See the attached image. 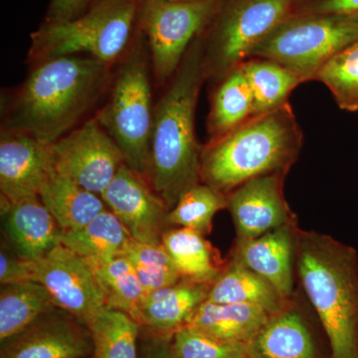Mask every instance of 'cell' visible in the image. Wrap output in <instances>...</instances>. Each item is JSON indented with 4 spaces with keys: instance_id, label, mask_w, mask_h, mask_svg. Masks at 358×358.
<instances>
[{
    "instance_id": "24",
    "label": "cell",
    "mask_w": 358,
    "mask_h": 358,
    "mask_svg": "<svg viewBox=\"0 0 358 358\" xmlns=\"http://www.w3.org/2000/svg\"><path fill=\"white\" fill-rule=\"evenodd\" d=\"M57 308L50 294L35 281L1 285L0 291V341L22 333L40 317Z\"/></svg>"
},
{
    "instance_id": "6",
    "label": "cell",
    "mask_w": 358,
    "mask_h": 358,
    "mask_svg": "<svg viewBox=\"0 0 358 358\" xmlns=\"http://www.w3.org/2000/svg\"><path fill=\"white\" fill-rule=\"evenodd\" d=\"M138 31L133 49L120 67L109 100L95 117L122 150L127 166L148 178L155 109L143 34Z\"/></svg>"
},
{
    "instance_id": "4",
    "label": "cell",
    "mask_w": 358,
    "mask_h": 358,
    "mask_svg": "<svg viewBox=\"0 0 358 358\" xmlns=\"http://www.w3.org/2000/svg\"><path fill=\"white\" fill-rule=\"evenodd\" d=\"M303 140L289 103L252 117L202 148V182L228 194L250 179L287 174L300 155Z\"/></svg>"
},
{
    "instance_id": "36",
    "label": "cell",
    "mask_w": 358,
    "mask_h": 358,
    "mask_svg": "<svg viewBox=\"0 0 358 358\" xmlns=\"http://www.w3.org/2000/svg\"><path fill=\"white\" fill-rule=\"evenodd\" d=\"M94 0H50L45 22L73 20L86 11Z\"/></svg>"
},
{
    "instance_id": "5",
    "label": "cell",
    "mask_w": 358,
    "mask_h": 358,
    "mask_svg": "<svg viewBox=\"0 0 358 358\" xmlns=\"http://www.w3.org/2000/svg\"><path fill=\"white\" fill-rule=\"evenodd\" d=\"M141 0H94L73 20L45 22L31 34L30 61L85 55L112 64L126 51L138 26Z\"/></svg>"
},
{
    "instance_id": "31",
    "label": "cell",
    "mask_w": 358,
    "mask_h": 358,
    "mask_svg": "<svg viewBox=\"0 0 358 358\" xmlns=\"http://www.w3.org/2000/svg\"><path fill=\"white\" fill-rule=\"evenodd\" d=\"M122 256L133 266L145 294L181 280L178 268L162 243H145L131 238Z\"/></svg>"
},
{
    "instance_id": "35",
    "label": "cell",
    "mask_w": 358,
    "mask_h": 358,
    "mask_svg": "<svg viewBox=\"0 0 358 358\" xmlns=\"http://www.w3.org/2000/svg\"><path fill=\"white\" fill-rule=\"evenodd\" d=\"M331 14L358 17V0H313L301 8V13Z\"/></svg>"
},
{
    "instance_id": "21",
    "label": "cell",
    "mask_w": 358,
    "mask_h": 358,
    "mask_svg": "<svg viewBox=\"0 0 358 358\" xmlns=\"http://www.w3.org/2000/svg\"><path fill=\"white\" fill-rule=\"evenodd\" d=\"M206 301L256 306L268 313H274L284 308L289 300L282 298L260 275L229 258L215 281L212 282Z\"/></svg>"
},
{
    "instance_id": "32",
    "label": "cell",
    "mask_w": 358,
    "mask_h": 358,
    "mask_svg": "<svg viewBox=\"0 0 358 358\" xmlns=\"http://www.w3.org/2000/svg\"><path fill=\"white\" fill-rule=\"evenodd\" d=\"M315 80L326 85L339 109L358 112V42L331 58Z\"/></svg>"
},
{
    "instance_id": "11",
    "label": "cell",
    "mask_w": 358,
    "mask_h": 358,
    "mask_svg": "<svg viewBox=\"0 0 358 358\" xmlns=\"http://www.w3.org/2000/svg\"><path fill=\"white\" fill-rule=\"evenodd\" d=\"M31 281L41 284L56 307L85 327L106 308L93 268L63 244L36 261H26Z\"/></svg>"
},
{
    "instance_id": "30",
    "label": "cell",
    "mask_w": 358,
    "mask_h": 358,
    "mask_svg": "<svg viewBox=\"0 0 358 358\" xmlns=\"http://www.w3.org/2000/svg\"><path fill=\"white\" fill-rule=\"evenodd\" d=\"M227 207V195L206 183H199L186 192L169 211V226L188 228L208 235L214 216Z\"/></svg>"
},
{
    "instance_id": "28",
    "label": "cell",
    "mask_w": 358,
    "mask_h": 358,
    "mask_svg": "<svg viewBox=\"0 0 358 358\" xmlns=\"http://www.w3.org/2000/svg\"><path fill=\"white\" fill-rule=\"evenodd\" d=\"M141 324L128 313L106 307L87 324L94 358H140Z\"/></svg>"
},
{
    "instance_id": "19",
    "label": "cell",
    "mask_w": 358,
    "mask_h": 358,
    "mask_svg": "<svg viewBox=\"0 0 358 358\" xmlns=\"http://www.w3.org/2000/svg\"><path fill=\"white\" fill-rule=\"evenodd\" d=\"M247 345L251 358H317L312 334L293 299L271 313Z\"/></svg>"
},
{
    "instance_id": "29",
    "label": "cell",
    "mask_w": 358,
    "mask_h": 358,
    "mask_svg": "<svg viewBox=\"0 0 358 358\" xmlns=\"http://www.w3.org/2000/svg\"><path fill=\"white\" fill-rule=\"evenodd\" d=\"M89 264L102 292L106 307L128 313L136 320L145 294L128 259L122 255Z\"/></svg>"
},
{
    "instance_id": "27",
    "label": "cell",
    "mask_w": 358,
    "mask_h": 358,
    "mask_svg": "<svg viewBox=\"0 0 358 358\" xmlns=\"http://www.w3.org/2000/svg\"><path fill=\"white\" fill-rule=\"evenodd\" d=\"M239 66L253 95V117L286 105L292 92L303 83L291 70L268 59L248 58Z\"/></svg>"
},
{
    "instance_id": "13",
    "label": "cell",
    "mask_w": 358,
    "mask_h": 358,
    "mask_svg": "<svg viewBox=\"0 0 358 358\" xmlns=\"http://www.w3.org/2000/svg\"><path fill=\"white\" fill-rule=\"evenodd\" d=\"M285 173L250 179L228 193L227 207L236 229V240L255 239L296 217L284 194Z\"/></svg>"
},
{
    "instance_id": "3",
    "label": "cell",
    "mask_w": 358,
    "mask_h": 358,
    "mask_svg": "<svg viewBox=\"0 0 358 358\" xmlns=\"http://www.w3.org/2000/svg\"><path fill=\"white\" fill-rule=\"evenodd\" d=\"M296 275L319 315L331 358H358V254L333 237L299 228Z\"/></svg>"
},
{
    "instance_id": "14",
    "label": "cell",
    "mask_w": 358,
    "mask_h": 358,
    "mask_svg": "<svg viewBox=\"0 0 358 358\" xmlns=\"http://www.w3.org/2000/svg\"><path fill=\"white\" fill-rule=\"evenodd\" d=\"M296 221L251 240H236L230 259L260 275L287 300L294 296L296 274Z\"/></svg>"
},
{
    "instance_id": "34",
    "label": "cell",
    "mask_w": 358,
    "mask_h": 358,
    "mask_svg": "<svg viewBox=\"0 0 358 358\" xmlns=\"http://www.w3.org/2000/svg\"><path fill=\"white\" fill-rule=\"evenodd\" d=\"M31 281L27 262L15 252L2 245L0 252V282L1 285Z\"/></svg>"
},
{
    "instance_id": "33",
    "label": "cell",
    "mask_w": 358,
    "mask_h": 358,
    "mask_svg": "<svg viewBox=\"0 0 358 358\" xmlns=\"http://www.w3.org/2000/svg\"><path fill=\"white\" fill-rule=\"evenodd\" d=\"M171 348L176 358H251L247 343L221 341L190 326L173 334Z\"/></svg>"
},
{
    "instance_id": "17",
    "label": "cell",
    "mask_w": 358,
    "mask_h": 358,
    "mask_svg": "<svg viewBox=\"0 0 358 358\" xmlns=\"http://www.w3.org/2000/svg\"><path fill=\"white\" fill-rule=\"evenodd\" d=\"M1 214L7 239L23 260H39L62 244L63 231L39 196L1 199Z\"/></svg>"
},
{
    "instance_id": "9",
    "label": "cell",
    "mask_w": 358,
    "mask_h": 358,
    "mask_svg": "<svg viewBox=\"0 0 358 358\" xmlns=\"http://www.w3.org/2000/svg\"><path fill=\"white\" fill-rule=\"evenodd\" d=\"M221 0H141L138 27L147 39L159 83L176 74L195 39L210 26Z\"/></svg>"
},
{
    "instance_id": "26",
    "label": "cell",
    "mask_w": 358,
    "mask_h": 358,
    "mask_svg": "<svg viewBox=\"0 0 358 358\" xmlns=\"http://www.w3.org/2000/svg\"><path fill=\"white\" fill-rule=\"evenodd\" d=\"M253 115V95L243 70L238 66L221 78L214 92L207 120L209 141L230 133Z\"/></svg>"
},
{
    "instance_id": "25",
    "label": "cell",
    "mask_w": 358,
    "mask_h": 358,
    "mask_svg": "<svg viewBox=\"0 0 358 358\" xmlns=\"http://www.w3.org/2000/svg\"><path fill=\"white\" fill-rule=\"evenodd\" d=\"M131 236L109 209L78 230L63 232L62 244L89 262L122 256Z\"/></svg>"
},
{
    "instance_id": "20",
    "label": "cell",
    "mask_w": 358,
    "mask_h": 358,
    "mask_svg": "<svg viewBox=\"0 0 358 358\" xmlns=\"http://www.w3.org/2000/svg\"><path fill=\"white\" fill-rule=\"evenodd\" d=\"M63 232L78 230L105 211L100 195L52 169L39 194Z\"/></svg>"
},
{
    "instance_id": "12",
    "label": "cell",
    "mask_w": 358,
    "mask_h": 358,
    "mask_svg": "<svg viewBox=\"0 0 358 358\" xmlns=\"http://www.w3.org/2000/svg\"><path fill=\"white\" fill-rule=\"evenodd\" d=\"M101 197L136 241L162 243V235L171 228L166 202L148 178L136 173L126 164Z\"/></svg>"
},
{
    "instance_id": "1",
    "label": "cell",
    "mask_w": 358,
    "mask_h": 358,
    "mask_svg": "<svg viewBox=\"0 0 358 358\" xmlns=\"http://www.w3.org/2000/svg\"><path fill=\"white\" fill-rule=\"evenodd\" d=\"M205 78L204 46L199 37L155 108L148 178L169 211L202 182L195 110Z\"/></svg>"
},
{
    "instance_id": "7",
    "label": "cell",
    "mask_w": 358,
    "mask_h": 358,
    "mask_svg": "<svg viewBox=\"0 0 358 358\" xmlns=\"http://www.w3.org/2000/svg\"><path fill=\"white\" fill-rule=\"evenodd\" d=\"M358 42V17L294 13L254 49L250 58L279 63L303 80L319 71L346 47Z\"/></svg>"
},
{
    "instance_id": "37",
    "label": "cell",
    "mask_w": 358,
    "mask_h": 358,
    "mask_svg": "<svg viewBox=\"0 0 358 358\" xmlns=\"http://www.w3.org/2000/svg\"><path fill=\"white\" fill-rule=\"evenodd\" d=\"M173 334H155L145 339L141 348V358H176L171 348Z\"/></svg>"
},
{
    "instance_id": "10",
    "label": "cell",
    "mask_w": 358,
    "mask_h": 358,
    "mask_svg": "<svg viewBox=\"0 0 358 358\" xmlns=\"http://www.w3.org/2000/svg\"><path fill=\"white\" fill-rule=\"evenodd\" d=\"M48 154L52 169L100 196L126 164L96 117L48 145Z\"/></svg>"
},
{
    "instance_id": "22",
    "label": "cell",
    "mask_w": 358,
    "mask_h": 358,
    "mask_svg": "<svg viewBox=\"0 0 358 358\" xmlns=\"http://www.w3.org/2000/svg\"><path fill=\"white\" fill-rule=\"evenodd\" d=\"M271 313L256 306L205 301L188 326L230 343H249Z\"/></svg>"
},
{
    "instance_id": "2",
    "label": "cell",
    "mask_w": 358,
    "mask_h": 358,
    "mask_svg": "<svg viewBox=\"0 0 358 358\" xmlns=\"http://www.w3.org/2000/svg\"><path fill=\"white\" fill-rule=\"evenodd\" d=\"M109 73V64L90 56L37 62L14 96L4 129L51 145L72 131L98 100Z\"/></svg>"
},
{
    "instance_id": "18",
    "label": "cell",
    "mask_w": 358,
    "mask_h": 358,
    "mask_svg": "<svg viewBox=\"0 0 358 358\" xmlns=\"http://www.w3.org/2000/svg\"><path fill=\"white\" fill-rule=\"evenodd\" d=\"M210 287L181 279L145 294L136 320L155 334H173L190 324L200 306L207 300Z\"/></svg>"
},
{
    "instance_id": "8",
    "label": "cell",
    "mask_w": 358,
    "mask_h": 358,
    "mask_svg": "<svg viewBox=\"0 0 358 358\" xmlns=\"http://www.w3.org/2000/svg\"><path fill=\"white\" fill-rule=\"evenodd\" d=\"M296 7V0H221L203 43L206 78L221 79L241 65Z\"/></svg>"
},
{
    "instance_id": "16",
    "label": "cell",
    "mask_w": 358,
    "mask_h": 358,
    "mask_svg": "<svg viewBox=\"0 0 358 358\" xmlns=\"http://www.w3.org/2000/svg\"><path fill=\"white\" fill-rule=\"evenodd\" d=\"M52 312L2 343L0 358H81L93 352L88 329Z\"/></svg>"
},
{
    "instance_id": "38",
    "label": "cell",
    "mask_w": 358,
    "mask_h": 358,
    "mask_svg": "<svg viewBox=\"0 0 358 358\" xmlns=\"http://www.w3.org/2000/svg\"><path fill=\"white\" fill-rule=\"evenodd\" d=\"M157 1H171V2H176V1H192V0H157Z\"/></svg>"
},
{
    "instance_id": "23",
    "label": "cell",
    "mask_w": 358,
    "mask_h": 358,
    "mask_svg": "<svg viewBox=\"0 0 358 358\" xmlns=\"http://www.w3.org/2000/svg\"><path fill=\"white\" fill-rule=\"evenodd\" d=\"M162 243L178 268L181 279L212 285L226 263L204 235L188 228H169L162 235Z\"/></svg>"
},
{
    "instance_id": "15",
    "label": "cell",
    "mask_w": 358,
    "mask_h": 358,
    "mask_svg": "<svg viewBox=\"0 0 358 358\" xmlns=\"http://www.w3.org/2000/svg\"><path fill=\"white\" fill-rule=\"evenodd\" d=\"M51 171L48 145L30 134L2 129L0 192L7 201L39 196Z\"/></svg>"
}]
</instances>
